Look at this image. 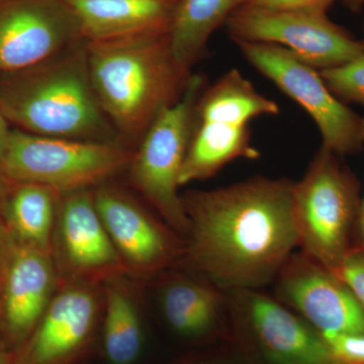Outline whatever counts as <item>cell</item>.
Here are the masks:
<instances>
[{
    "label": "cell",
    "instance_id": "cell-1",
    "mask_svg": "<svg viewBox=\"0 0 364 364\" xmlns=\"http://www.w3.org/2000/svg\"><path fill=\"white\" fill-rule=\"evenodd\" d=\"M294 181L255 176L182 193L188 233L181 260L225 291L272 284L298 248Z\"/></svg>",
    "mask_w": 364,
    "mask_h": 364
},
{
    "label": "cell",
    "instance_id": "cell-2",
    "mask_svg": "<svg viewBox=\"0 0 364 364\" xmlns=\"http://www.w3.org/2000/svg\"><path fill=\"white\" fill-rule=\"evenodd\" d=\"M85 41L98 104L135 149L155 119L181 100L193 72L174 56L170 32Z\"/></svg>",
    "mask_w": 364,
    "mask_h": 364
},
{
    "label": "cell",
    "instance_id": "cell-3",
    "mask_svg": "<svg viewBox=\"0 0 364 364\" xmlns=\"http://www.w3.org/2000/svg\"><path fill=\"white\" fill-rule=\"evenodd\" d=\"M0 111L16 129L35 135L123 143L98 104L85 39L35 65L0 74Z\"/></svg>",
    "mask_w": 364,
    "mask_h": 364
},
{
    "label": "cell",
    "instance_id": "cell-4",
    "mask_svg": "<svg viewBox=\"0 0 364 364\" xmlns=\"http://www.w3.org/2000/svg\"><path fill=\"white\" fill-rule=\"evenodd\" d=\"M279 114L277 102L256 90L238 69L205 85L193 109L181 186L212 178L235 160L258 159L251 122Z\"/></svg>",
    "mask_w": 364,
    "mask_h": 364
},
{
    "label": "cell",
    "instance_id": "cell-5",
    "mask_svg": "<svg viewBox=\"0 0 364 364\" xmlns=\"http://www.w3.org/2000/svg\"><path fill=\"white\" fill-rule=\"evenodd\" d=\"M340 158L321 146L294 186L298 247L333 273L354 247L361 208L358 179Z\"/></svg>",
    "mask_w": 364,
    "mask_h": 364
},
{
    "label": "cell",
    "instance_id": "cell-6",
    "mask_svg": "<svg viewBox=\"0 0 364 364\" xmlns=\"http://www.w3.org/2000/svg\"><path fill=\"white\" fill-rule=\"evenodd\" d=\"M133 153L123 143L54 138L14 128L0 155V176L43 184L66 195L112 181L126 172Z\"/></svg>",
    "mask_w": 364,
    "mask_h": 364
},
{
    "label": "cell",
    "instance_id": "cell-7",
    "mask_svg": "<svg viewBox=\"0 0 364 364\" xmlns=\"http://www.w3.org/2000/svg\"><path fill=\"white\" fill-rule=\"evenodd\" d=\"M205 85V76L193 74L181 100L155 119L136 146L126 170L132 188L182 240L188 233L189 225L179 193L181 174L191 139L193 109Z\"/></svg>",
    "mask_w": 364,
    "mask_h": 364
},
{
    "label": "cell",
    "instance_id": "cell-8",
    "mask_svg": "<svg viewBox=\"0 0 364 364\" xmlns=\"http://www.w3.org/2000/svg\"><path fill=\"white\" fill-rule=\"evenodd\" d=\"M244 59L305 109L317 126L322 146L339 156L364 145L363 117L331 92L320 71L279 46L235 40Z\"/></svg>",
    "mask_w": 364,
    "mask_h": 364
},
{
    "label": "cell",
    "instance_id": "cell-9",
    "mask_svg": "<svg viewBox=\"0 0 364 364\" xmlns=\"http://www.w3.org/2000/svg\"><path fill=\"white\" fill-rule=\"evenodd\" d=\"M231 39L284 48L318 71L348 63L364 50V41L333 23L327 13L269 11L239 6L224 25Z\"/></svg>",
    "mask_w": 364,
    "mask_h": 364
},
{
    "label": "cell",
    "instance_id": "cell-10",
    "mask_svg": "<svg viewBox=\"0 0 364 364\" xmlns=\"http://www.w3.org/2000/svg\"><path fill=\"white\" fill-rule=\"evenodd\" d=\"M93 196L127 273L149 277L181 260L183 240L126 189L109 181Z\"/></svg>",
    "mask_w": 364,
    "mask_h": 364
},
{
    "label": "cell",
    "instance_id": "cell-11",
    "mask_svg": "<svg viewBox=\"0 0 364 364\" xmlns=\"http://www.w3.org/2000/svg\"><path fill=\"white\" fill-rule=\"evenodd\" d=\"M275 296L320 334L364 335V306L331 270L294 252L272 282Z\"/></svg>",
    "mask_w": 364,
    "mask_h": 364
},
{
    "label": "cell",
    "instance_id": "cell-12",
    "mask_svg": "<svg viewBox=\"0 0 364 364\" xmlns=\"http://www.w3.org/2000/svg\"><path fill=\"white\" fill-rule=\"evenodd\" d=\"M229 316L247 329L267 364H342L320 334L259 289L227 291Z\"/></svg>",
    "mask_w": 364,
    "mask_h": 364
},
{
    "label": "cell",
    "instance_id": "cell-13",
    "mask_svg": "<svg viewBox=\"0 0 364 364\" xmlns=\"http://www.w3.org/2000/svg\"><path fill=\"white\" fill-rule=\"evenodd\" d=\"M52 252L64 282L97 286L127 273L98 214L93 189L62 196Z\"/></svg>",
    "mask_w": 364,
    "mask_h": 364
},
{
    "label": "cell",
    "instance_id": "cell-14",
    "mask_svg": "<svg viewBox=\"0 0 364 364\" xmlns=\"http://www.w3.org/2000/svg\"><path fill=\"white\" fill-rule=\"evenodd\" d=\"M82 39L65 0L0 4V74L35 65Z\"/></svg>",
    "mask_w": 364,
    "mask_h": 364
},
{
    "label": "cell",
    "instance_id": "cell-15",
    "mask_svg": "<svg viewBox=\"0 0 364 364\" xmlns=\"http://www.w3.org/2000/svg\"><path fill=\"white\" fill-rule=\"evenodd\" d=\"M60 275L51 251L9 237L0 272V325L16 343L26 341L56 294Z\"/></svg>",
    "mask_w": 364,
    "mask_h": 364
},
{
    "label": "cell",
    "instance_id": "cell-16",
    "mask_svg": "<svg viewBox=\"0 0 364 364\" xmlns=\"http://www.w3.org/2000/svg\"><path fill=\"white\" fill-rule=\"evenodd\" d=\"M100 305L95 284L62 282L26 340L18 364L70 363L88 344Z\"/></svg>",
    "mask_w": 364,
    "mask_h": 364
},
{
    "label": "cell",
    "instance_id": "cell-17",
    "mask_svg": "<svg viewBox=\"0 0 364 364\" xmlns=\"http://www.w3.org/2000/svg\"><path fill=\"white\" fill-rule=\"evenodd\" d=\"M85 40L170 32L181 0H65Z\"/></svg>",
    "mask_w": 364,
    "mask_h": 364
},
{
    "label": "cell",
    "instance_id": "cell-18",
    "mask_svg": "<svg viewBox=\"0 0 364 364\" xmlns=\"http://www.w3.org/2000/svg\"><path fill=\"white\" fill-rule=\"evenodd\" d=\"M62 196L50 186L4 177L2 212L9 237L23 245L52 252Z\"/></svg>",
    "mask_w": 364,
    "mask_h": 364
},
{
    "label": "cell",
    "instance_id": "cell-19",
    "mask_svg": "<svg viewBox=\"0 0 364 364\" xmlns=\"http://www.w3.org/2000/svg\"><path fill=\"white\" fill-rule=\"evenodd\" d=\"M198 275L170 280L162 291L163 315L170 327L184 337L208 334L229 312L227 291Z\"/></svg>",
    "mask_w": 364,
    "mask_h": 364
},
{
    "label": "cell",
    "instance_id": "cell-20",
    "mask_svg": "<svg viewBox=\"0 0 364 364\" xmlns=\"http://www.w3.org/2000/svg\"><path fill=\"white\" fill-rule=\"evenodd\" d=\"M239 0H181L170 30V45L179 63L191 69L205 56L208 43Z\"/></svg>",
    "mask_w": 364,
    "mask_h": 364
},
{
    "label": "cell",
    "instance_id": "cell-21",
    "mask_svg": "<svg viewBox=\"0 0 364 364\" xmlns=\"http://www.w3.org/2000/svg\"><path fill=\"white\" fill-rule=\"evenodd\" d=\"M104 347L111 364H134L142 350V325L129 291L117 279L105 282Z\"/></svg>",
    "mask_w": 364,
    "mask_h": 364
},
{
    "label": "cell",
    "instance_id": "cell-22",
    "mask_svg": "<svg viewBox=\"0 0 364 364\" xmlns=\"http://www.w3.org/2000/svg\"><path fill=\"white\" fill-rule=\"evenodd\" d=\"M320 74L333 95L345 105H364V50L348 63Z\"/></svg>",
    "mask_w": 364,
    "mask_h": 364
},
{
    "label": "cell",
    "instance_id": "cell-23",
    "mask_svg": "<svg viewBox=\"0 0 364 364\" xmlns=\"http://www.w3.org/2000/svg\"><path fill=\"white\" fill-rule=\"evenodd\" d=\"M321 335L339 363L364 364V335L344 333H328Z\"/></svg>",
    "mask_w": 364,
    "mask_h": 364
},
{
    "label": "cell",
    "instance_id": "cell-24",
    "mask_svg": "<svg viewBox=\"0 0 364 364\" xmlns=\"http://www.w3.org/2000/svg\"><path fill=\"white\" fill-rule=\"evenodd\" d=\"M335 274L347 284L364 306V248L354 246Z\"/></svg>",
    "mask_w": 364,
    "mask_h": 364
},
{
    "label": "cell",
    "instance_id": "cell-25",
    "mask_svg": "<svg viewBox=\"0 0 364 364\" xmlns=\"http://www.w3.org/2000/svg\"><path fill=\"white\" fill-rule=\"evenodd\" d=\"M336 0H239V6L269 11H308L327 13Z\"/></svg>",
    "mask_w": 364,
    "mask_h": 364
},
{
    "label": "cell",
    "instance_id": "cell-26",
    "mask_svg": "<svg viewBox=\"0 0 364 364\" xmlns=\"http://www.w3.org/2000/svg\"><path fill=\"white\" fill-rule=\"evenodd\" d=\"M2 191H4V177L0 176V272H1L9 243V235L7 232L6 221H4V212H2Z\"/></svg>",
    "mask_w": 364,
    "mask_h": 364
},
{
    "label": "cell",
    "instance_id": "cell-27",
    "mask_svg": "<svg viewBox=\"0 0 364 364\" xmlns=\"http://www.w3.org/2000/svg\"><path fill=\"white\" fill-rule=\"evenodd\" d=\"M9 121L6 117L0 111V155H1L2 151L6 147L7 139H9V133H11V129L9 126Z\"/></svg>",
    "mask_w": 364,
    "mask_h": 364
},
{
    "label": "cell",
    "instance_id": "cell-28",
    "mask_svg": "<svg viewBox=\"0 0 364 364\" xmlns=\"http://www.w3.org/2000/svg\"><path fill=\"white\" fill-rule=\"evenodd\" d=\"M363 135L364 141V117L363 119ZM356 237H358V243H356L355 245L364 248V198L363 200H361L360 214H359Z\"/></svg>",
    "mask_w": 364,
    "mask_h": 364
},
{
    "label": "cell",
    "instance_id": "cell-29",
    "mask_svg": "<svg viewBox=\"0 0 364 364\" xmlns=\"http://www.w3.org/2000/svg\"><path fill=\"white\" fill-rule=\"evenodd\" d=\"M345 6L348 7L352 11L358 13L364 7V0H339Z\"/></svg>",
    "mask_w": 364,
    "mask_h": 364
},
{
    "label": "cell",
    "instance_id": "cell-30",
    "mask_svg": "<svg viewBox=\"0 0 364 364\" xmlns=\"http://www.w3.org/2000/svg\"><path fill=\"white\" fill-rule=\"evenodd\" d=\"M0 364H6V358H4V353H2L1 348H0Z\"/></svg>",
    "mask_w": 364,
    "mask_h": 364
},
{
    "label": "cell",
    "instance_id": "cell-31",
    "mask_svg": "<svg viewBox=\"0 0 364 364\" xmlns=\"http://www.w3.org/2000/svg\"><path fill=\"white\" fill-rule=\"evenodd\" d=\"M4 0H0V4H1V2H4Z\"/></svg>",
    "mask_w": 364,
    "mask_h": 364
},
{
    "label": "cell",
    "instance_id": "cell-32",
    "mask_svg": "<svg viewBox=\"0 0 364 364\" xmlns=\"http://www.w3.org/2000/svg\"><path fill=\"white\" fill-rule=\"evenodd\" d=\"M363 32H364V21H363Z\"/></svg>",
    "mask_w": 364,
    "mask_h": 364
}]
</instances>
